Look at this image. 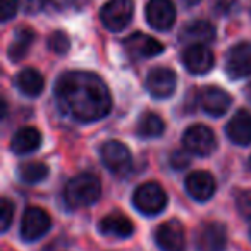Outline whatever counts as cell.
Instances as JSON below:
<instances>
[{"mask_svg":"<svg viewBox=\"0 0 251 251\" xmlns=\"http://www.w3.org/2000/svg\"><path fill=\"white\" fill-rule=\"evenodd\" d=\"M55 97L60 108L79 122H93L108 115L112 108L110 91L91 73H66L59 77Z\"/></svg>","mask_w":251,"mask_h":251,"instance_id":"1","label":"cell"},{"mask_svg":"<svg viewBox=\"0 0 251 251\" xmlns=\"http://www.w3.org/2000/svg\"><path fill=\"white\" fill-rule=\"evenodd\" d=\"M101 184L100 179L95 174H79L73 177L66 184V191H64V198H66L67 205L71 208H83V206H90L100 198Z\"/></svg>","mask_w":251,"mask_h":251,"instance_id":"2","label":"cell"},{"mask_svg":"<svg viewBox=\"0 0 251 251\" xmlns=\"http://www.w3.org/2000/svg\"><path fill=\"white\" fill-rule=\"evenodd\" d=\"M134 206L145 215H157L167 206V195L158 182H145L134 191Z\"/></svg>","mask_w":251,"mask_h":251,"instance_id":"3","label":"cell"},{"mask_svg":"<svg viewBox=\"0 0 251 251\" xmlns=\"http://www.w3.org/2000/svg\"><path fill=\"white\" fill-rule=\"evenodd\" d=\"M134 14L133 0H110L103 5L100 19L110 31H121L129 25Z\"/></svg>","mask_w":251,"mask_h":251,"instance_id":"4","label":"cell"},{"mask_svg":"<svg viewBox=\"0 0 251 251\" xmlns=\"http://www.w3.org/2000/svg\"><path fill=\"white\" fill-rule=\"evenodd\" d=\"M184 147L189 153L198 155V157H206V155L213 153L217 147L213 131L201 124L193 126L184 133Z\"/></svg>","mask_w":251,"mask_h":251,"instance_id":"5","label":"cell"},{"mask_svg":"<svg viewBox=\"0 0 251 251\" xmlns=\"http://www.w3.org/2000/svg\"><path fill=\"white\" fill-rule=\"evenodd\" d=\"M52 226L50 215L38 206H29L21 220V236L25 241H36Z\"/></svg>","mask_w":251,"mask_h":251,"instance_id":"6","label":"cell"},{"mask_svg":"<svg viewBox=\"0 0 251 251\" xmlns=\"http://www.w3.org/2000/svg\"><path fill=\"white\" fill-rule=\"evenodd\" d=\"M227 244L226 226L219 222H206L196 230L198 251H224Z\"/></svg>","mask_w":251,"mask_h":251,"instance_id":"7","label":"cell"},{"mask_svg":"<svg viewBox=\"0 0 251 251\" xmlns=\"http://www.w3.org/2000/svg\"><path fill=\"white\" fill-rule=\"evenodd\" d=\"M155 241L164 251H184L186 234L184 227L177 220H167L155 230Z\"/></svg>","mask_w":251,"mask_h":251,"instance_id":"8","label":"cell"},{"mask_svg":"<svg viewBox=\"0 0 251 251\" xmlns=\"http://www.w3.org/2000/svg\"><path fill=\"white\" fill-rule=\"evenodd\" d=\"M177 86V76L171 67L158 66L151 69L147 76V88L153 97L167 98L176 91Z\"/></svg>","mask_w":251,"mask_h":251,"instance_id":"9","label":"cell"},{"mask_svg":"<svg viewBox=\"0 0 251 251\" xmlns=\"http://www.w3.org/2000/svg\"><path fill=\"white\" fill-rule=\"evenodd\" d=\"M105 167L114 174H124L131 167V153L121 141H107L100 150Z\"/></svg>","mask_w":251,"mask_h":251,"instance_id":"10","label":"cell"},{"mask_svg":"<svg viewBox=\"0 0 251 251\" xmlns=\"http://www.w3.org/2000/svg\"><path fill=\"white\" fill-rule=\"evenodd\" d=\"M147 21L158 31H167L176 23V7L172 0H150L147 5Z\"/></svg>","mask_w":251,"mask_h":251,"instance_id":"11","label":"cell"},{"mask_svg":"<svg viewBox=\"0 0 251 251\" xmlns=\"http://www.w3.org/2000/svg\"><path fill=\"white\" fill-rule=\"evenodd\" d=\"M226 71L232 79L251 76V43H239L227 53Z\"/></svg>","mask_w":251,"mask_h":251,"instance_id":"12","label":"cell"},{"mask_svg":"<svg viewBox=\"0 0 251 251\" xmlns=\"http://www.w3.org/2000/svg\"><path fill=\"white\" fill-rule=\"evenodd\" d=\"M124 47L126 52L133 59H150V57L162 53V50H164V45L158 40L143 35V33H134V35L127 36Z\"/></svg>","mask_w":251,"mask_h":251,"instance_id":"13","label":"cell"},{"mask_svg":"<svg viewBox=\"0 0 251 251\" xmlns=\"http://www.w3.org/2000/svg\"><path fill=\"white\" fill-rule=\"evenodd\" d=\"M232 98L227 91L220 90L217 86H208L201 91L200 95V105L206 114L213 115V117H220L229 110Z\"/></svg>","mask_w":251,"mask_h":251,"instance_id":"14","label":"cell"},{"mask_svg":"<svg viewBox=\"0 0 251 251\" xmlns=\"http://www.w3.org/2000/svg\"><path fill=\"white\" fill-rule=\"evenodd\" d=\"M182 64L193 74H205L213 67V53L205 45H191L182 52Z\"/></svg>","mask_w":251,"mask_h":251,"instance_id":"15","label":"cell"},{"mask_svg":"<svg viewBox=\"0 0 251 251\" xmlns=\"http://www.w3.org/2000/svg\"><path fill=\"white\" fill-rule=\"evenodd\" d=\"M186 189L198 201H206L215 193V179L210 172L195 171L186 177Z\"/></svg>","mask_w":251,"mask_h":251,"instance_id":"16","label":"cell"},{"mask_svg":"<svg viewBox=\"0 0 251 251\" xmlns=\"http://www.w3.org/2000/svg\"><path fill=\"white\" fill-rule=\"evenodd\" d=\"M227 136L236 145L251 143V114L239 110L227 124Z\"/></svg>","mask_w":251,"mask_h":251,"instance_id":"17","label":"cell"},{"mask_svg":"<svg viewBox=\"0 0 251 251\" xmlns=\"http://www.w3.org/2000/svg\"><path fill=\"white\" fill-rule=\"evenodd\" d=\"M215 38V28L210 25L208 21H193L184 26L181 33V42L191 43V45H203V43H210Z\"/></svg>","mask_w":251,"mask_h":251,"instance_id":"18","label":"cell"},{"mask_svg":"<svg viewBox=\"0 0 251 251\" xmlns=\"http://www.w3.org/2000/svg\"><path fill=\"white\" fill-rule=\"evenodd\" d=\"M98 229L105 236L114 237H129L134 232L133 222L122 213H110V215L103 217L98 224Z\"/></svg>","mask_w":251,"mask_h":251,"instance_id":"19","label":"cell"},{"mask_svg":"<svg viewBox=\"0 0 251 251\" xmlns=\"http://www.w3.org/2000/svg\"><path fill=\"white\" fill-rule=\"evenodd\" d=\"M42 143V134L36 127H21L18 133L12 136L11 148L14 153L18 155H26L35 151Z\"/></svg>","mask_w":251,"mask_h":251,"instance_id":"20","label":"cell"},{"mask_svg":"<svg viewBox=\"0 0 251 251\" xmlns=\"http://www.w3.org/2000/svg\"><path fill=\"white\" fill-rule=\"evenodd\" d=\"M16 86L21 93H25L26 97H38L43 91V86H45V81H43V76L38 73L36 69H23L21 73L16 76Z\"/></svg>","mask_w":251,"mask_h":251,"instance_id":"21","label":"cell"},{"mask_svg":"<svg viewBox=\"0 0 251 251\" xmlns=\"http://www.w3.org/2000/svg\"><path fill=\"white\" fill-rule=\"evenodd\" d=\"M33 40H35V33L29 28H19L18 31L12 36V42L9 45V59L18 62V60H23L26 57V53L29 52L33 45Z\"/></svg>","mask_w":251,"mask_h":251,"instance_id":"22","label":"cell"},{"mask_svg":"<svg viewBox=\"0 0 251 251\" xmlns=\"http://www.w3.org/2000/svg\"><path fill=\"white\" fill-rule=\"evenodd\" d=\"M165 131V122L153 112H145L138 121V134L141 138H158Z\"/></svg>","mask_w":251,"mask_h":251,"instance_id":"23","label":"cell"},{"mask_svg":"<svg viewBox=\"0 0 251 251\" xmlns=\"http://www.w3.org/2000/svg\"><path fill=\"white\" fill-rule=\"evenodd\" d=\"M49 176V167L43 162H28L19 167V177L23 182L28 184H36V182L43 181Z\"/></svg>","mask_w":251,"mask_h":251,"instance_id":"24","label":"cell"},{"mask_svg":"<svg viewBox=\"0 0 251 251\" xmlns=\"http://www.w3.org/2000/svg\"><path fill=\"white\" fill-rule=\"evenodd\" d=\"M71 42L67 38V35L64 31H55L49 36V49L57 55H64L69 50Z\"/></svg>","mask_w":251,"mask_h":251,"instance_id":"25","label":"cell"},{"mask_svg":"<svg viewBox=\"0 0 251 251\" xmlns=\"http://www.w3.org/2000/svg\"><path fill=\"white\" fill-rule=\"evenodd\" d=\"M12 217H14V205L9 198H2L0 200V229L4 232L11 226Z\"/></svg>","mask_w":251,"mask_h":251,"instance_id":"26","label":"cell"},{"mask_svg":"<svg viewBox=\"0 0 251 251\" xmlns=\"http://www.w3.org/2000/svg\"><path fill=\"white\" fill-rule=\"evenodd\" d=\"M236 205L241 215L246 217V219H251V189H244V191L237 193Z\"/></svg>","mask_w":251,"mask_h":251,"instance_id":"27","label":"cell"},{"mask_svg":"<svg viewBox=\"0 0 251 251\" xmlns=\"http://www.w3.org/2000/svg\"><path fill=\"white\" fill-rule=\"evenodd\" d=\"M19 0H0V14H2V23L11 21L18 12Z\"/></svg>","mask_w":251,"mask_h":251,"instance_id":"28","label":"cell"},{"mask_svg":"<svg viewBox=\"0 0 251 251\" xmlns=\"http://www.w3.org/2000/svg\"><path fill=\"white\" fill-rule=\"evenodd\" d=\"M189 160H191V153L188 150H174L171 155V165L174 169H184L189 165Z\"/></svg>","mask_w":251,"mask_h":251,"instance_id":"29","label":"cell"},{"mask_svg":"<svg viewBox=\"0 0 251 251\" xmlns=\"http://www.w3.org/2000/svg\"><path fill=\"white\" fill-rule=\"evenodd\" d=\"M21 2H23V7H25L26 12L36 14V12H40L47 4H49L50 0H21Z\"/></svg>","mask_w":251,"mask_h":251,"instance_id":"30","label":"cell"},{"mask_svg":"<svg viewBox=\"0 0 251 251\" xmlns=\"http://www.w3.org/2000/svg\"><path fill=\"white\" fill-rule=\"evenodd\" d=\"M237 0H213V11L217 14H229L230 11L234 9Z\"/></svg>","mask_w":251,"mask_h":251,"instance_id":"31","label":"cell"},{"mask_svg":"<svg viewBox=\"0 0 251 251\" xmlns=\"http://www.w3.org/2000/svg\"><path fill=\"white\" fill-rule=\"evenodd\" d=\"M182 2H184L186 5H196L200 2V0H182Z\"/></svg>","mask_w":251,"mask_h":251,"instance_id":"32","label":"cell"},{"mask_svg":"<svg viewBox=\"0 0 251 251\" xmlns=\"http://www.w3.org/2000/svg\"><path fill=\"white\" fill-rule=\"evenodd\" d=\"M250 236H251V227H250Z\"/></svg>","mask_w":251,"mask_h":251,"instance_id":"33","label":"cell"},{"mask_svg":"<svg viewBox=\"0 0 251 251\" xmlns=\"http://www.w3.org/2000/svg\"><path fill=\"white\" fill-rule=\"evenodd\" d=\"M250 97H251V88H250Z\"/></svg>","mask_w":251,"mask_h":251,"instance_id":"34","label":"cell"}]
</instances>
